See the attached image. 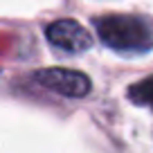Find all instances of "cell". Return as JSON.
<instances>
[{"label":"cell","instance_id":"3957f363","mask_svg":"<svg viewBox=\"0 0 153 153\" xmlns=\"http://www.w3.org/2000/svg\"><path fill=\"white\" fill-rule=\"evenodd\" d=\"M48 41L54 45V48L63 50V52H86L88 48L92 45V38L90 32H88L83 25H79L76 20L70 18H61V20H54L48 29Z\"/></svg>","mask_w":153,"mask_h":153},{"label":"cell","instance_id":"6da1fadb","mask_svg":"<svg viewBox=\"0 0 153 153\" xmlns=\"http://www.w3.org/2000/svg\"><path fill=\"white\" fill-rule=\"evenodd\" d=\"M97 36L101 43L117 52H149L153 48L151 27L137 16L108 14L95 20Z\"/></svg>","mask_w":153,"mask_h":153},{"label":"cell","instance_id":"277c9868","mask_svg":"<svg viewBox=\"0 0 153 153\" xmlns=\"http://www.w3.org/2000/svg\"><path fill=\"white\" fill-rule=\"evenodd\" d=\"M128 99L137 106H153V76L133 83L128 88Z\"/></svg>","mask_w":153,"mask_h":153},{"label":"cell","instance_id":"7a4b0ae2","mask_svg":"<svg viewBox=\"0 0 153 153\" xmlns=\"http://www.w3.org/2000/svg\"><path fill=\"white\" fill-rule=\"evenodd\" d=\"M36 83L63 97H86L90 92V79L83 72L65 70V68H45L34 72Z\"/></svg>","mask_w":153,"mask_h":153}]
</instances>
